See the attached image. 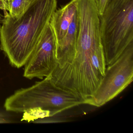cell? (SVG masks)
Masks as SVG:
<instances>
[{"mask_svg": "<svg viewBox=\"0 0 133 133\" xmlns=\"http://www.w3.org/2000/svg\"><path fill=\"white\" fill-rule=\"evenodd\" d=\"M57 6V0H32L20 17L5 14L0 29L1 45L12 66L20 68L26 64Z\"/></svg>", "mask_w": 133, "mask_h": 133, "instance_id": "obj_1", "label": "cell"}, {"mask_svg": "<svg viewBox=\"0 0 133 133\" xmlns=\"http://www.w3.org/2000/svg\"><path fill=\"white\" fill-rule=\"evenodd\" d=\"M81 104L85 102L75 93L56 85L49 76L16 91L6 99L4 107L7 111L17 113L40 110L50 117Z\"/></svg>", "mask_w": 133, "mask_h": 133, "instance_id": "obj_2", "label": "cell"}, {"mask_svg": "<svg viewBox=\"0 0 133 133\" xmlns=\"http://www.w3.org/2000/svg\"><path fill=\"white\" fill-rule=\"evenodd\" d=\"M99 18L101 42L109 66L133 43V0H109Z\"/></svg>", "mask_w": 133, "mask_h": 133, "instance_id": "obj_3", "label": "cell"}, {"mask_svg": "<svg viewBox=\"0 0 133 133\" xmlns=\"http://www.w3.org/2000/svg\"><path fill=\"white\" fill-rule=\"evenodd\" d=\"M133 80V43L108 66L103 78L87 104L99 107L117 96Z\"/></svg>", "mask_w": 133, "mask_h": 133, "instance_id": "obj_4", "label": "cell"}, {"mask_svg": "<svg viewBox=\"0 0 133 133\" xmlns=\"http://www.w3.org/2000/svg\"><path fill=\"white\" fill-rule=\"evenodd\" d=\"M56 52V39L49 24L24 66V77L43 79L49 76L57 66Z\"/></svg>", "mask_w": 133, "mask_h": 133, "instance_id": "obj_5", "label": "cell"}, {"mask_svg": "<svg viewBox=\"0 0 133 133\" xmlns=\"http://www.w3.org/2000/svg\"><path fill=\"white\" fill-rule=\"evenodd\" d=\"M9 14L12 17L18 18L27 10L31 1L30 0H6Z\"/></svg>", "mask_w": 133, "mask_h": 133, "instance_id": "obj_6", "label": "cell"}, {"mask_svg": "<svg viewBox=\"0 0 133 133\" xmlns=\"http://www.w3.org/2000/svg\"><path fill=\"white\" fill-rule=\"evenodd\" d=\"M109 0H95L99 15L103 14Z\"/></svg>", "mask_w": 133, "mask_h": 133, "instance_id": "obj_7", "label": "cell"}, {"mask_svg": "<svg viewBox=\"0 0 133 133\" xmlns=\"http://www.w3.org/2000/svg\"><path fill=\"white\" fill-rule=\"evenodd\" d=\"M0 10L8 11V7L6 0H0Z\"/></svg>", "mask_w": 133, "mask_h": 133, "instance_id": "obj_8", "label": "cell"}, {"mask_svg": "<svg viewBox=\"0 0 133 133\" xmlns=\"http://www.w3.org/2000/svg\"><path fill=\"white\" fill-rule=\"evenodd\" d=\"M4 18V17L1 14H0V29L1 28V25L3 24Z\"/></svg>", "mask_w": 133, "mask_h": 133, "instance_id": "obj_9", "label": "cell"}, {"mask_svg": "<svg viewBox=\"0 0 133 133\" xmlns=\"http://www.w3.org/2000/svg\"><path fill=\"white\" fill-rule=\"evenodd\" d=\"M30 1H32V0H30Z\"/></svg>", "mask_w": 133, "mask_h": 133, "instance_id": "obj_10", "label": "cell"}]
</instances>
